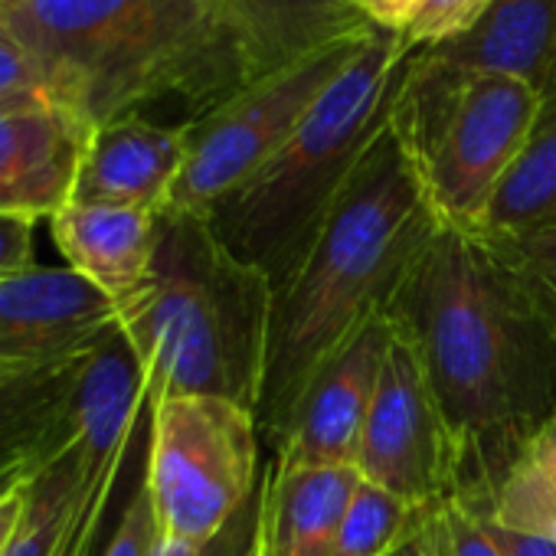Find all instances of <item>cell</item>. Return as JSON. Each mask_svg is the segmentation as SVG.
<instances>
[{
	"label": "cell",
	"instance_id": "34",
	"mask_svg": "<svg viewBox=\"0 0 556 556\" xmlns=\"http://www.w3.org/2000/svg\"><path fill=\"white\" fill-rule=\"evenodd\" d=\"M210 546H213V543L200 546V543H190V540H180V536H170V533L161 530V536H157L151 556H210Z\"/></svg>",
	"mask_w": 556,
	"mask_h": 556
},
{
	"label": "cell",
	"instance_id": "13",
	"mask_svg": "<svg viewBox=\"0 0 556 556\" xmlns=\"http://www.w3.org/2000/svg\"><path fill=\"white\" fill-rule=\"evenodd\" d=\"M92 351L0 377V471L34 478L63 455L86 448Z\"/></svg>",
	"mask_w": 556,
	"mask_h": 556
},
{
	"label": "cell",
	"instance_id": "15",
	"mask_svg": "<svg viewBox=\"0 0 556 556\" xmlns=\"http://www.w3.org/2000/svg\"><path fill=\"white\" fill-rule=\"evenodd\" d=\"M187 154L184 125L128 115L92 131L73 200L164 213Z\"/></svg>",
	"mask_w": 556,
	"mask_h": 556
},
{
	"label": "cell",
	"instance_id": "18",
	"mask_svg": "<svg viewBox=\"0 0 556 556\" xmlns=\"http://www.w3.org/2000/svg\"><path fill=\"white\" fill-rule=\"evenodd\" d=\"M422 53L455 70L546 89L556 79V0H494L468 34Z\"/></svg>",
	"mask_w": 556,
	"mask_h": 556
},
{
	"label": "cell",
	"instance_id": "27",
	"mask_svg": "<svg viewBox=\"0 0 556 556\" xmlns=\"http://www.w3.org/2000/svg\"><path fill=\"white\" fill-rule=\"evenodd\" d=\"M24 92H47L37 63L17 43L11 27L0 17V102L24 96Z\"/></svg>",
	"mask_w": 556,
	"mask_h": 556
},
{
	"label": "cell",
	"instance_id": "38",
	"mask_svg": "<svg viewBox=\"0 0 556 556\" xmlns=\"http://www.w3.org/2000/svg\"><path fill=\"white\" fill-rule=\"evenodd\" d=\"M4 374H8V367H0V377H4Z\"/></svg>",
	"mask_w": 556,
	"mask_h": 556
},
{
	"label": "cell",
	"instance_id": "20",
	"mask_svg": "<svg viewBox=\"0 0 556 556\" xmlns=\"http://www.w3.org/2000/svg\"><path fill=\"white\" fill-rule=\"evenodd\" d=\"M546 223H556V79L543 89V112L520 157L501 180L478 232L514 236Z\"/></svg>",
	"mask_w": 556,
	"mask_h": 556
},
{
	"label": "cell",
	"instance_id": "33",
	"mask_svg": "<svg viewBox=\"0 0 556 556\" xmlns=\"http://www.w3.org/2000/svg\"><path fill=\"white\" fill-rule=\"evenodd\" d=\"M24 488H27V481L0 497V556L8 553L11 536H14V530H17L21 517H24Z\"/></svg>",
	"mask_w": 556,
	"mask_h": 556
},
{
	"label": "cell",
	"instance_id": "35",
	"mask_svg": "<svg viewBox=\"0 0 556 556\" xmlns=\"http://www.w3.org/2000/svg\"><path fill=\"white\" fill-rule=\"evenodd\" d=\"M24 481H30V478H24L17 471H0V497H4L8 491H14L17 484H24Z\"/></svg>",
	"mask_w": 556,
	"mask_h": 556
},
{
	"label": "cell",
	"instance_id": "26",
	"mask_svg": "<svg viewBox=\"0 0 556 556\" xmlns=\"http://www.w3.org/2000/svg\"><path fill=\"white\" fill-rule=\"evenodd\" d=\"M439 556H507L458 497L439 504Z\"/></svg>",
	"mask_w": 556,
	"mask_h": 556
},
{
	"label": "cell",
	"instance_id": "10",
	"mask_svg": "<svg viewBox=\"0 0 556 556\" xmlns=\"http://www.w3.org/2000/svg\"><path fill=\"white\" fill-rule=\"evenodd\" d=\"M390 338L393 318L383 308L321 361L305 383L292 426L275 452L278 468L354 465Z\"/></svg>",
	"mask_w": 556,
	"mask_h": 556
},
{
	"label": "cell",
	"instance_id": "3",
	"mask_svg": "<svg viewBox=\"0 0 556 556\" xmlns=\"http://www.w3.org/2000/svg\"><path fill=\"white\" fill-rule=\"evenodd\" d=\"M0 17L92 131L161 102L193 122L245 89L213 0H14Z\"/></svg>",
	"mask_w": 556,
	"mask_h": 556
},
{
	"label": "cell",
	"instance_id": "22",
	"mask_svg": "<svg viewBox=\"0 0 556 556\" xmlns=\"http://www.w3.org/2000/svg\"><path fill=\"white\" fill-rule=\"evenodd\" d=\"M435 507H416L361 478L334 536V556H387Z\"/></svg>",
	"mask_w": 556,
	"mask_h": 556
},
{
	"label": "cell",
	"instance_id": "12",
	"mask_svg": "<svg viewBox=\"0 0 556 556\" xmlns=\"http://www.w3.org/2000/svg\"><path fill=\"white\" fill-rule=\"evenodd\" d=\"M92 128L50 92L0 102V213L50 219L73 197Z\"/></svg>",
	"mask_w": 556,
	"mask_h": 556
},
{
	"label": "cell",
	"instance_id": "37",
	"mask_svg": "<svg viewBox=\"0 0 556 556\" xmlns=\"http://www.w3.org/2000/svg\"><path fill=\"white\" fill-rule=\"evenodd\" d=\"M4 4H14V0H0V8H4Z\"/></svg>",
	"mask_w": 556,
	"mask_h": 556
},
{
	"label": "cell",
	"instance_id": "31",
	"mask_svg": "<svg viewBox=\"0 0 556 556\" xmlns=\"http://www.w3.org/2000/svg\"><path fill=\"white\" fill-rule=\"evenodd\" d=\"M475 514V510H471ZM488 533L497 540V546L507 556H556V536H540V533H523V530H507L501 523H491L481 517Z\"/></svg>",
	"mask_w": 556,
	"mask_h": 556
},
{
	"label": "cell",
	"instance_id": "7",
	"mask_svg": "<svg viewBox=\"0 0 556 556\" xmlns=\"http://www.w3.org/2000/svg\"><path fill=\"white\" fill-rule=\"evenodd\" d=\"M255 409L216 396H167L151 403L144 484L161 530L190 543H213L255 497Z\"/></svg>",
	"mask_w": 556,
	"mask_h": 556
},
{
	"label": "cell",
	"instance_id": "8",
	"mask_svg": "<svg viewBox=\"0 0 556 556\" xmlns=\"http://www.w3.org/2000/svg\"><path fill=\"white\" fill-rule=\"evenodd\" d=\"M367 37L338 43L282 73L249 83L232 99L187 122V154L164 213L206 216L219 200L239 190L292 138Z\"/></svg>",
	"mask_w": 556,
	"mask_h": 556
},
{
	"label": "cell",
	"instance_id": "6",
	"mask_svg": "<svg viewBox=\"0 0 556 556\" xmlns=\"http://www.w3.org/2000/svg\"><path fill=\"white\" fill-rule=\"evenodd\" d=\"M543 89L494 73H468L413 50L393 102L400 131L442 223L478 232L520 157Z\"/></svg>",
	"mask_w": 556,
	"mask_h": 556
},
{
	"label": "cell",
	"instance_id": "4",
	"mask_svg": "<svg viewBox=\"0 0 556 556\" xmlns=\"http://www.w3.org/2000/svg\"><path fill=\"white\" fill-rule=\"evenodd\" d=\"M271 282L223 245L200 213H161L144 286L118 305L148 400L216 396L255 409Z\"/></svg>",
	"mask_w": 556,
	"mask_h": 556
},
{
	"label": "cell",
	"instance_id": "19",
	"mask_svg": "<svg viewBox=\"0 0 556 556\" xmlns=\"http://www.w3.org/2000/svg\"><path fill=\"white\" fill-rule=\"evenodd\" d=\"M128 458L96 465L83 448L63 455L24 488V517L4 556H63L92 494L112 475H122Z\"/></svg>",
	"mask_w": 556,
	"mask_h": 556
},
{
	"label": "cell",
	"instance_id": "32",
	"mask_svg": "<svg viewBox=\"0 0 556 556\" xmlns=\"http://www.w3.org/2000/svg\"><path fill=\"white\" fill-rule=\"evenodd\" d=\"M387 556H439V507Z\"/></svg>",
	"mask_w": 556,
	"mask_h": 556
},
{
	"label": "cell",
	"instance_id": "24",
	"mask_svg": "<svg viewBox=\"0 0 556 556\" xmlns=\"http://www.w3.org/2000/svg\"><path fill=\"white\" fill-rule=\"evenodd\" d=\"M494 0H422L416 17L409 21L403 43L409 50H429L442 47L462 34H468Z\"/></svg>",
	"mask_w": 556,
	"mask_h": 556
},
{
	"label": "cell",
	"instance_id": "11",
	"mask_svg": "<svg viewBox=\"0 0 556 556\" xmlns=\"http://www.w3.org/2000/svg\"><path fill=\"white\" fill-rule=\"evenodd\" d=\"M118 328V302L89 278L30 268L0 282V367H43L99 348Z\"/></svg>",
	"mask_w": 556,
	"mask_h": 556
},
{
	"label": "cell",
	"instance_id": "25",
	"mask_svg": "<svg viewBox=\"0 0 556 556\" xmlns=\"http://www.w3.org/2000/svg\"><path fill=\"white\" fill-rule=\"evenodd\" d=\"M161 536V520L151 501V491L144 484V471L112 530V536L105 540V546L99 549V556H151L154 543Z\"/></svg>",
	"mask_w": 556,
	"mask_h": 556
},
{
	"label": "cell",
	"instance_id": "14",
	"mask_svg": "<svg viewBox=\"0 0 556 556\" xmlns=\"http://www.w3.org/2000/svg\"><path fill=\"white\" fill-rule=\"evenodd\" d=\"M213 8L245 86L377 30L354 0H213Z\"/></svg>",
	"mask_w": 556,
	"mask_h": 556
},
{
	"label": "cell",
	"instance_id": "29",
	"mask_svg": "<svg viewBox=\"0 0 556 556\" xmlns=\"http://www.w3.org/2000/svg\"><path fill=\"white\" fill-rule=\"evenodd\" d=\"M122 475H112L109 481L99 484V491L92 494L86 514L79 517V523H76V530H73L63 556H96V546H99V536H102V527H105V514L112 507V497H115V488H118Z\"/></svg>",
	"mask_w": 556,
	"mask_h": 556
},
{
	"label": "cell",
	"instance_id": "36",
	"mask_svg": "<svg viewBox=\"0 0 556 556\" xmlns=\"http://www.w3.org/2000/svg\"><path fill=\"white\" fill-rule=\"evenodd\" d=\"M255 527H258V520H255ZM236 549H239V553H232V556H258V553H255V530H252Z\"/></svg>",
	"mask_w": 556,
	"mask_h": 556
},
{
	"label": "cell",
	"instance_id": "2",
	"mask_svg": "<svg viewBox=\"0 0 556 556\" xmlns=\"http://www.w3.org/2000/svg\"><path fill=\"white\" fill-rule=\"evenodd\" d=\"M439 223L390 115L331 203L308 252L271 289L255 419L275 452L312 374L351 331L390 305Z\"/></svg>",
	"mask_w": 556,
	"mask_h": 556
},
{
	"label": "cell",
	"instance_id": "28",
	"mask_svg": "<svg viewBox=\"0 0 556 556\" xmlns=\"http://www.w3.org/2000/svg\"><path fill=\"white\" fill-rule=\"evenodd\" d=\"M34 226L37 219L0 213V282L37 268Z\"/></svg>",
	"mask_w": 556,
	"mask_h": 556
},
{
	"label": "cell",
	"instance_id": "17",
	"mask_svg": "<svg viewBox=\"0 0 556 556\" xmlns=\"http://www.w3.org/2000/svg\"><path fill=\"white\" fill-rule=\"evenodd\" d=\"M361 484L354 465H271L258 491V556H334V536Z\"/></svg>",
	"mask_w": 556,
	"mask_h": 556
},
{
	"label": "cell",
	"instance_id": "23",
	"mask_svg": "<svg viewBox=\"0 0 556 556\" xmlns=\"http://www.w3.org/2000/svg\"><path fill=\"white\" fill-rule=\"evenodd\" d=\"M484 242L523 278V286L556 328V223L514 236H484Z\"/></svg>",
	"mask_w": 556,
	"mask_h": 556
},
{
	"label": "cell",
	"instance_id": "16",
	"mask_svg": "<svg viewBox=\"0 0 556 556\" xmlns=\"http://www.w3.org/2000/svg\"><path fill=\"white\" fill-rule=\"evenodd\" d=\"M157 216L161 213L138 206L70 200L50 216V229L66 265L122 305L151 275Z\"/></svg>",
	"mask_w": 556,
	"mask_h": 556
},
{
	"label": "cell",
	"instance_id": "5",
	"mask_svg": "<svg viewBox=\"0 0 556 556\" xmlns=\"http://www.w3.org/2000/svg\"><path fill=\"white\" fill-rule=\"evenodd\" d=\"M409 53L400 34L374 30L292 138L206 213L223 245L271 289L308 252L351 170L390 122Z\"/></svg>",
	"mask_w": 556,
	"mask_h": 556
},
{
	"label": "cell",
	"instance_id": "1",
	"mask_svg": "<svg viewBox=\"0 0 556 556\" xmlns=\"http://www.w3.org/2000/svg\"><path fill=\"white\" fill-rule=\"evenodd\" d=\"M445 416L475 507L520 445L556 419V328L484 236L439 223L387 305Z\"/></svg>",
	"mask_w": 556,
	"mask_h": 556
},
{
	"label": "cell",
	"instance_id": "30",
	"mask_svg": "<svg viewBox=\"0 0 556 556\" xmlns=\"http://www.w3.org/2000/svg\"><path fill=\"white\" fill-rule=\"evenodd\" d=\"M422 0H354V8L377 27L387 34H406L409 21L416 17Z\"/></svg>",
	"mask_w": 556,
	"mask_h": 556
},
{
	"label": "cell",
	"instance_id": "21",
	"mask_svg": "<svg viewBox=\"0 0 556 556\" xmlns=\"http://www.w3.org/2000/svg\"><path fill=\"white\" fill-rule=\"evenodd\" d=\"M468 510L507 530L556 536V419L520 445L491 491Z\"/></svg>",
	"mask_w": 556,
	"mask_h": 556
},
{
	"label": "cell",
	"instance_id": "9",
	"mask_svg": "<svg viewBox=\"0 0 556 556\" xmlns=\"http://www.w3.org/2000/svg\"><path fill=\"white\" fill-rule=\"evenodd\" d=\"M354 468L364 481L416 507L455 497L458 465L445 416L413 341L396 325Z\"/></svg>",
	"mask_w": 556,
	"mask_h": 556
}]
</instances>
